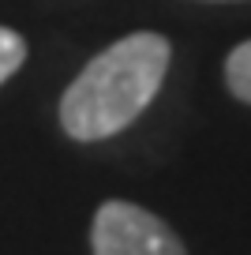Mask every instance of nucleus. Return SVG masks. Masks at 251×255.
<instances>
[{"mask_svg":"<svg viewBox=\"0 0 251 255\" xmlns=\"http://www.w3.org/2000/svg\"><path fill=\"white\" fill-rule=\"evenodd\" d=\"M173 45L154 30H139L113 41L109 49L68 83L60 98V128L75 143L120 135L142 117L169 75Z\"/></svg>","mask_w":251,"mask_h":255,"instance_id":"1","label":"nucleus"},{"mask_svg":"<svg viewBox=\"0 0 251 255\" xmlns=\"http://www.w3.org/2000/svg\"><path fill=\"white\" fill-rule=\"evenodd\" d=\"M90 248L94 255H188L173 225L127 199H109L98 207L90 225Z\"/></svg>","mask_w":251,"mask_h":255,"instance_id":"2","label":"nucleus"},{"mask_svg":"<svg viewBox=\"0 0 251 255\" xmlns=\"http://www.w3.org/2000/svg\"><path fill=\"white\" fill-rule=\"evenodd\" d=\"M225 87L236 102L251 105V38L225 56Z\"/></svg>","mask_w":251,"mask_h":255,"instance_id":"3","label":"nucleus"},{"mask_svg":"<svg viewBox=\"0 0 251 255\" xmlns=\"http://www.w3.org/2000/svg\"><path fill=\"white\" fill-rule=\"evenodd\" d=\"M26 60V41L23 34L8 30V26H0V83H8L11 75L23 68Z\"/></svg>","mask_w":251,"mask_h":255,"instance_id":"4","label":"nucleus"}]
</instances>
